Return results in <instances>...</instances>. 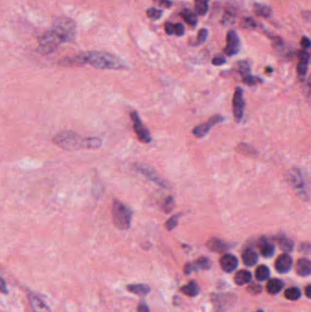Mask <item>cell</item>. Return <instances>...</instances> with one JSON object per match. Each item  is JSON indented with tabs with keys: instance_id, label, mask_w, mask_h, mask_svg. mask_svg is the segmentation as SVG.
<instances>
[{
	"instance_id": "cell-1",
	"label": "cell",
	"mask_w": 311,
	"mask_h": 312,
	"mask_svg": "<svg viewBox=\"0 0 311 312\" xmlns=\"http://www.w3.org/2000/svg\"><path fill=\"white\" fill-rule=\"evenodd\" d=\"M53 143L64 150L75 151L79 149L100 148L102 140L97 137H83L71 131H63L55 135Z\"/></svg>"
},
{
	"instance_id": "cell-2",
	"label": "cell",
	"mask_w": 311,
	"mask_h": 312,
	"mask_svg": "<svg viewBox=\"0 0 311 312\" xmlns=\"http://www.w3.org/2000/svg\"><path fill=\"white\" fill-rule=\"evenodd\" d=\"M85 64L101 70H124L127 65L115 55L103 51L83 52Z\"/></svg>"
},
{
	"instance_id": "cell-3",
	"label": "cell",
	"mask_w": 311,
	"mask_h": 312,
	"mask_svg": "<svg viewBox=\"0 0 311 312\" xmlns=\"http://www.w3.org/2000/svg\"><path fill=\"white\" fill-rule=\"evenodd\" d=\"M52 31L60 38L62 42H71L77 35V26L74 20L69 17H58L55 19Z\"/></svg>"
},
{
	"instance_id": "cell-4",
	"label": "cell",
	"mask_w": 311,
	"mask_h": 312,
	"mask_svg": "<svg viewBox=\"0 0 311 312\" xmlns=\"http://www.w3.org/2000/svg\"><path fill=\"white\" fill-rule=\"evenodd\" d=\"M112 221L114 226L120 230H127L131 226L132 210L119 200H114L111 206Z\"/></svg>"
},
{
	"instance_id": "cell-5",
	"label": "cell",
	"mask_w": 311,
	"mask_h": 312,
	"mask_svg": "<svg viewBox=\"0 0 311 312\" xmlns=\"http://www.w3.org/2000/svg\"><path fill=\"white\" fill-rule=\"evenodd\" d=\"M39 51L42 54H50L62 43L60 38L52 31L44 33L38 39Z\"/></svg>"
},
{
	"instance_id": "cell-6",
	"label": "cell",
	"mask_w": 311,
	"mask_h": 312,
	"mask_svg": "<svg viewBox=\"0 0 311 312\" xmlns=\"http://www.w3.org/2000/svg\"><path fill=\"white\" fill-rule=\"evenodd\" d=\"M287 179H288L289 185L295 189V192L298 194L300 197H302L305 200H309L310 194H309L308 188L306 187L303 175L298 169L293 168V169L289 170L288 175H287Z\"/></svg>"
},
{
	"instance_id": "cell-7",
	"label": "cell",
	"mask_w": 311,
	"mask_h": 312,
	"mask_svg": "<svg viewBox=\"0 0 311 312\" xmlns=\"http://www.w3.org/2000/svg\"><path fill=\"white\" fill-rule=\"evenodd\" d=\"M134 168L136 172H139L142 176H144L149 181L153 182L154 184L162 187H167V183L152 167L144 164H136L134 165Z\"/></svg>"
},
{
	"instance_id": "cell-8",
	"label": "cell",
	"mask_w": 311,
	"mask_h": 312,
	"mask_svg": "<svg viewBox=\"0 0 311 312\" xmlns=\"http://www.w3.org/2000/svg\"><path fill=\"white\" fill-rule=\"evenodd\" d=\"M131 120H132L134 133H136L138 139L141 142L149 143L152 140L151 134H150L149 130L145 127V125L141 123L138 113L135 111H132L131 113Z\"/></svg>"
},
{
	"instance_id": "cell-9",
	"label": "cell",
	"mask_w": 311,
	"mask_h": 312,
	"mask_svg": "<svg viewBox=\"0 0 311 312\" xmlns=\"http://www.w3.org/2000/svg\"><path fill=\"white\" fill-rule=\"evenodd\" d=\"M245 110V100L243 96V91L240 87H237L234 91L233 98V114L236 122H240L244 115Z\"/></svg>"
},
{
	"instance_id": "cell-10",
	"label": "cell",
	"mask_w": 311,
	"mask_h": 312,
	"mask_svg": "<svg viewBox=\"0 0 311 312\" xmlns=\"http://www.w3.org/2000/svg\"><path fill=\"white\" fill-rule=\"evenodd\" d=\"M223 121H224V118L221 115H214L210 119H208L207 122H205L204 124L196 126L193 131V133L197 138H202L208 133L212 129V127L222 123Z\"/></svg>"
},
{
	"instance_id": "cell-11",
	"label": "cell",
	"mask_w": 311,
	"mask_h": 312,
	"mask_svg": "<svg viewBox=\"0 0 311 312\" xmlns=\"http://www.w3.org/2000/svg\"><path fill=\"white\" fill-rule=\"evenodd\" d=\"M240 49V39L237 33L234 31H230L226 36V46L224 52L227 56H234L239 52Z\"/></svg>"
},
{
	"instance_id": "cell-12",
	"label": "cell",
	"mask_w": 311,
	"mask_h": 312,
	"mask_svg": "<svg viewBox=\"0 0 311 312\" xmlns=\"http://www.w3.org/2000/svg\"><path fill=\"white\" fill-rule=\"evenodd\" d=\"M237 69H238L239 73L241 74L243 81L245 83H247L248 85H255V84H257V82L260 81V78L251 75L250 66H249L248 62L243 61V62L237 63Z\"/></svg>"
},
{
	"instance_id": "cell-13",
	"label": "cell",
	"mask_w": 311,
	"mask_h": 312,
	"mask_svg": "<svg viewBox=\"0 0 311 312\" xmlns=\"http://www.w3.org/2000/svg\"><path fill=\"white\" fill-rule=\"evenodd\" d=\"M291 266H292V258L288 254L280 255V257L277 258L275 263L276 270L280 274L288 273L291 269Z\"/></svg>"
},
{
	"instance_id": "cell-14",
	"label": "cell",
	"mask_w": 311,
	"mask_h": 312,
	"mask_svg": "<svg viewBox=\"0 0 311 312\" xmlns=\"http://www.w3.org/2000/svg\"><path fill=\"white\" fill-rule=\"evenodd\" d=\"M298 64L296 67V71L299 77H305L310 63V54L306 50H301L298 52Z\"/></svg>"
},
{
	"instance_id": "cell-15",
	"label": "cell",
	"mask_w": 311,
	"mask_h": 312,
	"mask_svg": "<svg viewBox=\"0 0 311 312\" xmlns=\"http://www.w3.org/2000/svg\"><path fill=\"white\" fill-rule=\"evenodd\" d=\"M220 265L226 273H231L237 267L238 260L233 255L226 254L220 259Z\"/></svg>"
},
{
	"instance_id": "cell-16",
	"label": "cell",
	"mask_w": 311,
	"mask_h": 312,
	"mask_svg": "<svg viewBox=\"0 0 311 312\" xmlns=\"http://www.w3.org/2000/svg\"><path fill=\"white\" fill-rule=\"evenodd\" d=\"M29 299H30V303L31 305L33 312H52L46 303L37 295L30 293Z\"/></svg>"
},
{
	"instance_id": "cell-17",
	"label": "cell",
	"mask_w": 311,
	"mask_h": 312,
	"mask_svg": "<svg viewBox=\"0 0 311 312\" xmlns=\"http://www.w3.org/2000/svg\"><path fill=\"white\" fill-rule=\"evenodd\" d=\"M257 246H258V249L260 250L261 255L264 258H271L274 255V253H275L274 245H272L271 243L268 242L267 239L264 238V237H262V238H260L258 240Z\"/></svg>"
},
{
	"instance_id": "cell-18",
	"label": "cell",
	"mask_w": 311,
	"mask_h": 312,
	"mask_svg": "<svg viewBox=\"0 0 311 312\" xmlns=\"http://www.w3.org/2000/svg\"><path fill=\"white\" fill-rule=\"evenodd\" d=\"M206 246L209 250L214 252H224L230 249V245L228 243L225 242L217 237L210 238L206 243Z\"/></svg>"
},
{
	"instance_id": "cell-19",
	"label": "cell",
	"mask_w": 311,
	"mask_h": 312,
	"mask_svg": "<svg viewBox=\"0 0 311 312\" xmlns=\"http://www.w3.org/2000/svg\"><path fill=\"white\" fill-rule=\"evenodd\" d=\"M296 274L300 277H308L311 273V261L307 258H300L295 265Z\"/></svg>"
},
{
	"instance_id": "cell-20",
	"label": "cell",
	"mask_w": 311,
	"mask_h": 312,
	"mask_svg": "<svg viewBox=\"0 0 311 312\" xmlns=\"http://www.w3.org/2000/svg\"><path fill=\"white\" fill-rule=\"evenodd\" d=\"M181 292L188 296H196L200 293V287L195 281H191L186 286L181 288Z\"/></svg>"
},
{
	"instance_id": "cell-21",
	"label": "cell",
	"mask_w": 311,
	"mask_h": 312,
	"mask_svg": "<svg viewBox=\"0 0 311 312\" xmlns=\"http://www.w3.org/2000/svg\"><path fill=\"white\" fill-rule=\"evenodd\" d=\"M242 259H243V262L245 263V265H247L248 266H253L257 264L258 256L254 250L248 249L244 251V253L242 255Z\"/></svg>"
},
{
	"instance_id": "cell-22",
	"label": "cell",
	"mask_w": 311,
	"mask_h": 312,
	"mask_svg": "<svg viewBox=\"0 0 311 312\" xmlns=\"http://www.w3.org/2000/svg\"><path fill=\"white\" fill-rule=\"evenodd\" d=\"M127 289L133 294H136L138 296H144L149 294L151 291V288L145 285V284H132L127 286Z\"/></svg>"
},
{
	"instance_id": "cell-23",
	"label": "cell",
	"mask_w": 311,
	"mask_h": 312,
	"mask_svg": "<svg viewBox=\"0 0 311 312\" xmlns=\"http://www.w3.org/2000/svg\"><path fill=\"white\" fill-rule=\"evenodd\" d=\"M252 279V274L248 270H240L235 274L233 281L236 285L238 286H244L249 283Z\"/></svg>"
},
{
	"instance_id": "cell-24",
	"label": "cell",
	"mask_w": 311,
	"mask_h": 312,
	"mask_svg": "<svg viewBox=\"0 0 311 312\" xmlns=\"http://www.w3.org/2000/svg\"><path fill=\"white\" fill-rule=\"evenodd\" d=\"M282 288H283V282L278 279L269 280L266 283V290L271 295L280 293Z\"/></svg>"
},
{
	"instance_id": "cell-25",
	"label": "cell",
	"mask_w": 311,
	"mask_h": 312,
	"mask_svg": "<svg viewBox=\"0 0 311 312\" xmlns=\"http://www.w3.org/2000/svg\"><path fill=\"white\" fill-rule=\"evenodd\" d=\"M277 242L279 244L280 249L286 251V252H290L294 249V243H293V241L291 239L288 238L287 236H285V235L279 236L277 238Z\"/></svg>"
},
{
	"instance_id": "cell-26",
	"label": "cell",
	"mask_w": 311,
	"mask_h": 312,
	"mask_svg": "<svg viewBox=\"0 0 311 312\" xmlns=\"http://www.w3.org/2000/svg\"><path fill=\"white\" fill-rule=\"evenodd\" d=\"M195 13L204 16L209 8V0H195Z\"/></svg>"
},
{
	"instance_id": "cell-27",
	"label": "cell",
	"mask_w": 311,
	"mask_h": 312,
	"mask_svg": "<svg viewBox=\"0 0 311 312\" xmlns=\"http://www.w3.org/2000/svg\"><path fill=\"white\" fill-rule=\"evenodd\" d=\"M181 16L184 18V20L187 22L188 25L194 27L197 24V18L195 13L190 10V9H185L181 12Z\"/></svg>"
},
{
	"instance_id": "cell-28",
	"label": "cell",
	"mask_w": 311,
	"mask_h": 312,
	"mask_svg": "<svg viewBox=\"0 0 311 312\" xmlns=\"http://www.w3.org/2000/svg\"><path fill=\"white\" fill-rule=\"evenodd\" d=\"M255 13L257 16L262 17H269L272 14V9L266 5L262 4H256L255 5Z\"/></svg>"
},
{
	"instance_id": "cell-29",
	"label": "cell",
	"mask_w": 311,
	"mask_h": 312,
	"mask_svg": "<svg viewBox=\"0 0 311 312\" xmlns=\"http://www.w3.org/2000/svg\"><path fill=\"white\" fill-rule=\"evenodd\" d=\"M270 275L269 268L266 265H259L256 270V279L258 281H264L268 279Z\"/></svg>"
},
{
	"instance_id": "cell-30",
	"label": "cell",
	"mask_w": 311,
	"mask_h": 312,
	"mask_svg": "<svg viewBox=\"0 0 311 312\" xmlns=\"http://www.w3.org/2000/svg\"><path fill=\"white\" fill-rule=\"evenodd\" d=\"M284 296L288 300L295 301V300H297L301 296V291L298 288L293 287V288L287 289L285 291V293H284Z\"/></svg>"
},
{
	"instance_id": "cell-31",
	"label": "cell",
	"mask_w": 311,
	"mask_h": 312,
	"mask_svg": "<svg viewBox=\"0 0 311 312\" xmlns=\"http://www.w3.org/2000/svg\"><path fill=\"white\" fill-rule=\"evenodd\" d=\"M194 265L195 271H197L199 269H209L211 267L210 260L206 258H198L195 262L192 263Z\"/></svg>"
},
{
	"instance_id": "cell-32",
	"label": "cell",
	"mask_w": 311,
	"mask_h": 312,
	"mask_svg": "<svg viewBox=\"0 0 311 312\" xmlns=\"http://www.w3.org/2000/svg\"><path fill=\"white\" fill-rule=\"evenodd\" d=\"M174 207V200L172 196H167L164 199V203L162 204V208L165 213H171Z\"/></svg>"
},
{
	"instance_id": "cell-33",
	"label": "cell",
	"mask_w": 311,
	"mask_h": 312,
	"mask_svg": "<svg viewBox=\"0 0 311 312\" xmlns=\"http://www.w3.org/2000/svg\"><path fill=\"white\" fill-rule=\"evenodd\" d=\"M207 37H208V31L206 29H202L200 31L198 32L197 38H196L195 42H194L193 46H199V45H201V44H202L207 39Z\"/></svg>"
},
{
	"instance_id": "cell-34",
	"label": "cell",
	"mask_w": 311,
	"mask_h": 312,
	"mask_svg": "<svg viewBox=\"0 0 311 312\" xmlns=\"http://www.w3.org/2000/svg\"><path fill=\"white\" fill-rule=\"evenodd\" d=\"M180 214H177L175 216H172L170 218L167 220V222L165 223V227L168 231H171L172 229H174L179 222Z\"/></svg>"
},
{
	"instance_id": "cell-35",
	"label": "cell",
	"mask_w": 311,
	"mask_h": 312,
	"mask_svg": "<svg viewBox=\"0 0 311 312\" xmlns=\"http://www.w3.org/2000/svg\"><path fill=\"white\" fill-rule=\"evenodd\" d=\"M147 16L152 20H157L163 16V11L158 8H149L146 12Z\"/></svg>"
},
{
	"instance_id": "cell-36",
	"label": "cell",
	"mask_w": 311,
	"mask_h": 312,
	"mask_svg": "<svg viewBox=\"0 0 311 312\" xmlns=\"http://www.w3.org/2000/svg\"><path fill=\"white\" fill-rule=\"evenodd\" d=\"M241 26L244 29H255L257 27V22L252 17H246L243 19Z\"/></svg>"
},
{
	"instance_id": "cell-37",
	"label": "cell",
	"mask_w": 311,
	"mask_h": 312,
	"mask_svg": "<svg viewBox=\"0 0 311 312\" xmlns=\"http://www.w3.org/2000/svg\"><path fill=\"white\" fill-rule=\"evenodd\" d=\"M248 291L252 295H257L262 292V287L258 284H254V285L249 286L248 288Z\"/></svg>"
},
{
	"instance_id": "cell-38",
	"label": "cell",
	"mask_w": 311,
	"mask_h": 312,
	"mask_svg": "<svg viewBox=\"0 0 311 312\" xmlns=\"http://www.w3.org/2000/svg\"><path fill=\"white\" fill-rule=\"evenodd\" d=\"M212 63L213 65L215 66H221L223 65L224 63H226V58L224 56H221V55H218L217 57H215L212 61Z\"/></svg>"
},
{
	"instance_id": "cell-39",
	"label": "cell",
	"mask_w": 311,
	"mask_h": 312,
	"mask_svg": "<svg viewBox=\"0 0 311 312\" xmlns=\"http://www.w3.org/2000/svg\"><path fill=\"white\" fill-rule=\"evenodd\" d=\"M173 34L177 36H183L185 34V27L181 23L174 24V31Z\"/></svg>"
},
{
	"instance_id": "cell-40",
	"label": "cell",
	"mask_w": 311,
	"mask_h": 312,
	"mask_svg": "<svg viewBox=\"0 0 311 312\" xmlns=\"http://www.w3.org/2000/svg\"><path fill=\"white\" fill-rule=\"evenodd\" d=\"M155 2L158 6L166 8H170L172 4L170 0H155Z\"/></svg>"
},
{
	"instance_id": "cell-41",
	"label": "cell",
	"mask_w": 311,
	"mask_h": 312,
	"mask_svg": "<svg viewBox=\"0 0 311 312\" xmlns=\"http://www.w3.org/2000/svg\"><path fill=\"white\" fill-rule=\"evenodd\" d=\"M164 31L167 35H172L173 31H174V24L167 22L164 25Z\"/></svg>"
},
{
	"instance_id": "cell-42",
	"label": "cell",
	"mask_w": 311,
	"mask_h": 312,
	"mask_svg": "<svg viewBox=\"0 0 311 312\" xmlns=\"http://www.w3.org/2000/svg\"><path fill=\"white\" fill-rule=\"evenodd\" d=\"M0 292L2 294H8V289L7 287V283L4 279L0 278Z\"/></svg>"
},
{
	"instance_id": "cell-43",
	"label": "cell",
	"mask_w": 311,
	"mask_h": 312,
	"mask_svg": "<svg viewBox=\"0 0 311 312\" xmlns=\"http://www.w3.org/2000/svg\"><path fill=\"white\" fill-rule=\"evenodd\" d=\"M311 39H309L308 37H303L300 41V45L301 47H303L304 49H308L311 47Z\"/></svg>"
},
{
	"instance_id": "cell-44",
	"label": "cell",
	"mask_w": 311,
	"mask_h": 312,
	"mask_svg": "<svg viewBox=\"0 0 311 312\" xmlns=\"http://www.w3.org/2000/svg\"><path fill=\"white\" fill-rule=\"evenodd\" d=\"M300 251L305 254H310L311 252V245L310 243H304L300 246Z\"/></svg>"
},
{
	"instance_id": "cell-45",
	"label": "cell",
	"mask_w": 311,
	"mask_h": 312,
	"mask_svg": "<svg viewBox=\"0 0 311 312\" xmlns=\"http://www.w3.org/2000/svg\"><path fill=\"white\" fill-rule=\"evenodd\" d=\"M137 311H138V312H151L149 310V308H148L147 305L145 304V303H142V302L138 306Z\"/></svg>"
},
{
	"instance_id": "cell-46",
	"label": "cell",
	"mask_w": 311,
	"mask_h": 312,
	"mask_svg": "<svg viewBox=\"0 0 311 312\" xmlns=\"http://www.w3.org/2000/svg\"><path fill=\"white\" fill-rule=\"evenodd\" d=\"M311 285H308V286H307V288H306V296H307L308 298H311Z\"/></svg>"
},
{
	"instance_id": "cell-47",
	"label": "cell",
	"mask_w": 311,
	"mask_h": 312,
	"mask_svg": "<svg viewBox=\"0 0 311 312\" xmlns=\"http://www.w3.org/2000/svg\"><path fill=\"white\" fill-rule=\"evenodd\" d=\"M263 312V311H258V312Z\"/></svg>"
}]
</instances>
